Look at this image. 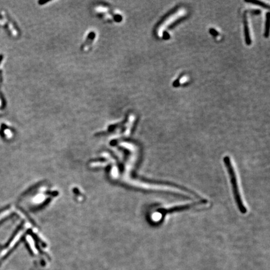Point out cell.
<instances>
[{
	"label": "cell",
	"mask_w": 270,
	"mask_h": 270,
	"mask_svg": "<svg viewBox=\"0 0 270 270\" xmlns=\"http://www.w3.org/2000/svg\"><path fill=\"white\" fill-rule=\"evenodd\" d=\"M223 162L225 165V166L227 170V172L228 173V176L230 177L233 194L236 203L237 205V206L242 213L245 214L247 212V208L245 206L244 202L243 201V198L240 192V189L239 187L238 176H237L236 171L235 170L233 165L232 162L231 158L228 156H225L223 158Z\"/></svg>",
	"instance_id": "obj_1"
},
{
	"label": "cell",
	"mask_w": 270,
	"mask_h": 270,
	"mask_svg": "<svg viewBox=\"0 0 270 270\" xmlns=\"http://www.w3.org/2000/svg\"><path fill=\"white\" fill-rule=\"evenodd\" d=\"M185 13H186V11L184 9H179L178 11L175 12L170 16H168L163 22L161 23L160 26L158 28L157 33L158 36H162L163 31L169 26V24H171L175 22L176 19H178L179 18H181L185 14Z\"/></svg>",
	"instance_id": "obj_2"
},
{
	"label": "cell",
	"mask_w": 270,
	"mask_h": 270,
	"mask_svg": "<svg viewBox=\"0 0 270 270\" xmlns=\"http://www.w3.org/2000/svg\"><path fill=\"white\" fill-rule=\"evenodd\" d=\"M202 203H203L202 201H199V202H195L193 203H189V204L183 205L172 206V207L168 208H161L160 210H158V211L162 215H166L169 214V213H173L185 211L186 210H189V209L195 208L197 206H200Z\"/></svg>",
	"instance_id": "obj_3"
}]
</instances>
